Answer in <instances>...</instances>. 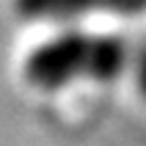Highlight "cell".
Returning a JSON list of instances; mask_svg holds the SVG:
<instances>
[{"instance_id": "cell-1", "label": "cell", "mask_w": 146, "mask_h": 146, "mask_svg": "<svg viewBox=\"0 0 146 146\" xmlns=\"http://www.w3.org/2000/svg\"><path fill=\"white\" fill-rule=\"evenodd\" d=\"M94 44L97 36L66 31L44 41L25 61V77L39 88H64L77 77L94 80Z\"/></svg>"}, {"instance_id": "cell-2", "label": "cell", "mask_w": 146, "mask_h": 146, "mask_svg": "<svg viewBox=\"0 0 146 146\" xmlns=\"http://www.w3.org/2000/svg\"><path fill=\"white\" fill-rule=\"evenodd\" d=\"M14 11L33 22H66L88 11L141 14L146 11V0H14Z\"/></svg>"}, {"instance_id": "cell-3", "label": "cell", "mask_w": 146, "mask_h": 146, "mask_svg": "<svg viewBox=\"0 0 146 146\" xmlns=\"http://www.w3.org/2000/svg\"><path fill=\"white\" fill-rule=\"evenodd\" d=\"M130 50L121 36H97L94 44V80L110 83L127 69Z\"/></svg>"}, {"instance_id": "cell-4", "label": "cell", "mask_w": 146, "mask_h": 146, "mask_svg": "<svg viewBox=\"0 0 146 146\" xmlns=\"http://www.w3.org/2000/svg\"><path fill=\"white\" fill-rule=\"evenodd\" d=\"M138 86L146 97V47L141 50V55H138Z\"/></svg>"}]
</instances>
